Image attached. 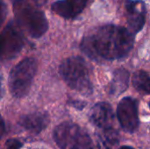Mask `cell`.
Returning <instances> with one entry per match:
<instances>
[{"label":"cell","mask_w":150,"mask_h":149,"mask_svg":"<svg viewBox=\"0 0 150 149\" xmlns=\"http://www.w3.org/2000/svg\"><path fill=\"white\" fill-rule=\"evenodd\" d=\"M134 36L125 27L105 25L85 36L81 42L82 51L94 60H119L132 50Z\"/></svg>","instance_id":"cell-1"},{"label":"cell","mask_w":150,"mask_h":149,"mask_svg":"<svg viewBox=\"0 0 150 149\" xmlns=\"http://www.w3.org/2000/svg\"><path fill=\"white\" fill-rule=\"evenodd\" d=\"M16 23L33 38H40L48 29L45 14L28 0H13Z\"/></svg>","instance_id":"cell-2"},{"label":"cell","mask_w":150,"mask_h":149,"mask_svg":"<svg viewBox=\"0 0 150 149\" xmlns=\"http://www.w3.org/2000/svg\"><path fill=\"white\" fill-rule=\"evenodd\" d=\"M60 74L64 82L73 90L83 94L91 95L93 86L90 77V71L86 61L79 56L67 58L60 66Z\"/></svg>","instance_id":"cell-3"},{"label":"cell","mask_w":150,"mask_h":149,"mask_svg":"<svg viewBox=\"0 0 150 149\" xmlns=\"http://www.w3.org/2000/svg\"><path fill=\"white\" fill-rule=\"evenodd\" d=\"M53 137L61 149H95L88 133L75 123L60 124L54 130Z\"/></svg>","instance_id":"cell-4"},{"label":"cell","mask_w":150,"mask_h":149,"mask_svg":"<svg viewBox=\"0 0 150 149\" xmlns=\"http://www.w3.org/2000/svg\"><path fill=\"white\" fill-rule=\"evenodd\" d=\"M38 62L35 58L27 57L19 61L9 75V89L16 98L26 96L37 73Z\"/></svg>","instance_id":"cell-5"},{"label":"cell","mask_w":150,"mask_h":149,"mask_svg":"<svg viewBox=\"0 0 150 149\" xmlns=\"http://www.w3.org/2000/svg\"><path fill=\"white\" fill-rule=\"evenodd\" d=\"M24 44L21 28L16 22H9L0 33V61H7L16 57Z\"/></svg>","instance_id":"cell-6"},{"label":"cell","mask_w":150,"mask_h":149,"mask_svg":"<svg viewBox=\"0 0 150 149\" xmlns=\"http://www.w3.org/2000/svg\"><path fill=\"white\" fill-rule=\"evenodd\" d=\"M117 118L125 132L135 133L140 125L138 101L131 97H124L118 105Z\"/></svg>","instance_id":"cell-7"},{"label":"cell","mask_w":150,"mask_h":149,"mask_svg":"<svg viewBox=\"0 0 150 149\" xmlns=\"http://www.w3.org/2000/svg\"><path fill=\"white\" fill-rule=\"evenodd\" d=\"M127 19L129 32L134 35L139 32L145 24L146 4L142 0H129L127 3Z\"/></svg>","instance_id":"cell-8"},{"label":"cell","mask_w":150,"mask_h":149,"mask_svg":"<svg viewBox=\"0 0 150 149\" xmlns=\"http://www.w3.org/2000/svg\"><path fill=\"white\" fill-rule=\"evenodd\" d=\"M90 119L100 130L112 129L115 116L112 106L105 102L96 104L90 112Z\"/></svg>","instance_id":"cell-9"},{"label":"cell","mask_w":150,"mask_h":149,"mask_svg":"<svg viewBox=\"0 0 150 149\" xmlns=\"http://www.w3.org/2000/svg\"><path fill=\"white\" fill-rule=\"evenodd\" d=\"M89 0H58L51 5V10L56 15L66 19L77 17L85 8Z\"/></svg>","instance_id":"cell-10"},{"label":"cell","mask_w":150,"mask_h":149,"mask_svg":"<svg viewBox=\"0 0 150 149\" xmlns=\"http://www.w3.org/2000/svg\"><path fill=\"white\" fill-rule=\"evenodd\" d=\"M49 116L47 112H36L21 117L18 124L25 131L38 134L47 128L49 124Z\"/></svg>","instance_id":"cell-11"},{"label":"cell","mask_w":150,"mask_h":149,"mask_svg":"<svg viewBox=\"0 0 150 149\" xmlns=\"http://www.w3.org/2000/svg\"><path fill=\"white\" fill-rule=\"evenodd\" d=\"M129 85V72L123 68H118L114 71L112 79L109 86V93L118 97L122 94Z\"/></svg>","instance_id":"cell-12"},{"label":"cell","mask_w":150,"mask_h":149,"mask_svg":"<svg viewBox=\"0 0 150 149\" xmlns=\"http://www.w3.org/2000/svg\"><path fill=\"white\" fill-rule=\"evenodd\" d=\"M119 144L118 132L112 128L103 130L98 134V146L99 149H114Z\"/></svg>","instance_id":"cell-13"},{"label":"cell","mask_w":150,"mask_h":149,"mask_svg":"<svg viewBox=\"0 0 150 149\" xmlns=\"http://www.w3.org/2000/svg\"><path fill=\"white\" fill-rule=\"evenodd\" d=\"M133 85L140 92L149 95L150 91L149 75L144 70L137 71L133 76Z\"/></svg>","instance_id":"cell-14"},{"label":"cell","mask_w":150,"mask_h":149,"mask_svg":"<svg viewBox=\"0 0 150 149\" xmlns=\"http://www.w3.org/2000/svg\"><path fill=\"white\" fill-rule=\"evenodd\" d=\"M21 148H22V143L16 139H11L6 141L4 149H20Z\"/></svg>","instance_id":"cell-15"},{"label":"cell","mask_w":150,"mask_h":149,"mask_svg":"<svg viewBox=\"0 0 150 149\" xmlns=\"http://www.w3.org/2000/svg\"><path fill=\"white\" fill-rule=\"evenodd\" d=\"M7 15V7L4 0H0V27L4 24V21Z\"/></svg>","instance_id":"cell-16"},{"label":"cell","mask_w":150,"mask_h":149,"mask_svg":"<svg viewBox=\"0 0 150 149\" xmlns=\"http://www.w3.org/2000/svg\"><path fill=\"white\" fill-rule=\"evenodd\" d=\"M71 105L78 110H83L85 105H86V103L85 102H83V101H72L71 102Z\"/></svg>","instance_id":"cell-17"},{"label":"cell","mask_w":150,"mask_h":149,"mask_svg":"<svg viewBox=\"0 0 150 149\" xmlns=\"http://www.w3.org/2000/svg\"><path fill=\"white\" fill-rule=\"evenodd\" d=\"M4 133H5V124L3 118L0 115V139L4 136Z\"/></svg>","instance_id":"cell-18"},{"label":"cell","mask_w":150,"mask_h":149,"mask_svg":"<svg viewBox=\"0 0 150 149\" xmlns=\"http://www.w3.org/2000/svg\"><path fill=\"white\" fill-rule=\"evenodd\" d=\"M36 6H43L47 4V0H32Z\"/></svg>","instance_id":"cell-19"},{"label":"cell","mask_w":150,"mask_h":149,"mask_svg":"<svg viewBox=\"0 0 150 149\" xmlns=\"http://www.w3.org/2000/svg\"><path fill=\"white\" fill-rule=\"evenodd\" d=\"M3 78H2V76H0V99L2 98V97H3V88H2V85H3Z\"/></svg>","instance_id":"cell-20"},{"label":"cell","mask_w":150,"mask_h":149,"mask_svg":"<svg viewBox=\"0 0 150 149\" xmlns=\"http://www.w3.org/2000/svg\"><path fill=\"white\" fill-rule=\"evenodd\" d=\"M120 149H134V148H132V147H129V146H123V147H121Z\"/></svg>","instance_id":"cell-21"}]
</instances>
